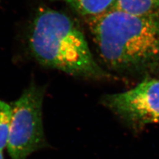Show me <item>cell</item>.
Instances as JSON below:
<instances>
[{
  "label": "cell",
  "instance_id": "1",
  "mask_svg": "<svg viewBox=\"0 0 159 159\" xmlns=\"http://www.w3.org/2000/svg\"><path fill=\"white\" fill-rule=\"evenodd\" d=\"M99 56L109 70L149 76L159 68V14H136L116 7L86 18Z\"/></svg>",
  "mask_w": 159,
  "mask_h": 159
},
{
  "label": "cell",
  "instance_id": "2",
  "mask_svg": "<svg viewBox=\"0 0 159 159\" xmlns=\"http://www.w3.org/2000/svg\"><path fill=\"white\" fill-rule=\"evenodd\" d=\"M28 44L33 57L43 66L86 80L111 78L94 58L80 27L61 11L39 10L30 28Z\"/></svg>",
  "mask_w": 159,
  "mask_h": 159
},
{
  "label": "cell",
  "instance_id": "3",
  "mask_svg": "<svg viewBox=\"0 0 159 159\" xmlns=\"http://www.w3.org/2000/svg\"><path fill=\"white\" fill-rule=\"evenodd\" d=\"M44 89L30 86L11 106L7 149L11 159H27L47 145L43 123Z\"/></svg>",
  "mask_w": 159,
  "mask_h": 159
},
{
  "label": "cell",
  "instance_id": "4",
  "mask_svg": "<svg viewBox=\"0 0 159 159\" xmlns=\"http://www.w3.org/2000/svg\"><path fill=\"white\" fill-rule=\"evenodd\" d=\"M102 102L133 127L159 124V78L145 76L129 90L104 96Z\"/></svg>",
  "mask_w": 159,
  "mask_h": 159
},
{
  "label": "cell",
  "instance_id": "5",
  "mask_svg": "<svg viewBox=\"0 0 159 159\" xmlns=\"http://www.w3.org/2000/svg\"><path fill=\"white\" fill-rule=\"evenodd\" d=\"M66 3L81 16H97L116 7V0H60Z\"/></svg>",
  "mask_w": 159,
  "mask_h": 159
},
{
  "label": "cell",
  "instance_id": "6",
  "mask_svg": "<svg viewBox=\"0 0 159 159\" xmlns=\"http://www.w3.org/2000/svg\"><path fill=\"white\" fill-rule=\"evenodd\" d=\"M116 7L136 14H159V0H116Z\"/></svg>",
  "mask_w": 159,
  "mask_h": 159
},
{
  "label": "cell",
  "instance_id": "7",
  "mask_svg": "<svg viewBox=\"0 0 159 159\" xmlns=\"http://www.w3.org/2000/svg\"><path fill=\"white\" fill-rule=\"evenodd\" d=\"M11 114V106L0 100V151H2L7 147Z\"/></svg>",
  "mask_w": 159,
  "mask_h": 159
},
{
  "label": "cell",
  "instance_id": "8",
  "mask_svg": "<svg viewBox=\"0 0 159 159\" xmlns=\"http://www.w3.org/2000/svg\"><path fill=\"white\" fill-rule=\"evenodd\" d=\"M0 159H4L3 155V151H0Z\"/></svg>",
  "mask_w": 159,
  "mask_h": 159
},
{
  "label": "cell",
  "instance_id": "9",
  "mask_svg": "<svg viewBox=\"0 0 159 159\" xmlns=\"http://www.w3.org/2000/svg\"><path fill=\"white\" fill-rule=\"evenodd\" d=\"M157 73H158V74H159V68H158V71L157 72Z\"/></svg>",
  "mask_w": 159,
  "mask_h": 159
}]
</instances>
